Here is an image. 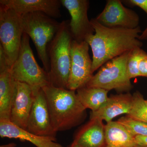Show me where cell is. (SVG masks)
Returning <instances> with one entry per match:
<instances>
[{
	"mask_svg": "<svg viewBox=\"0 0 147 147\" xmlns=\"http://www.w3.org/2000/svg\"><path fill=\"white\" fill-rule=\"evenodd\" d=\"M135 147H147L141 146H135Z\"/></svg>",
	"mask_w": 147,
	"mask_h": 147,
	"instance_id": "28",
	"label": "cell"
},
{
	"mask_svg": "<svg viewBox=\"0 0 147 147\" xmlns=\"http://www.w3.org/2000/svg\"><path fill=\"white\" fill-rule=\"evenodd\" d=\"M42 89L53 128L57 132L71 129L84 120L86 109L79 101L76 91L57 88L51 84Z\"/></svg>",
	"mask_w": 147,
	"mask_h": 147,
	"instance_id": "2",
	"label": "cell"
},
{
	"mask_svg": "<svg viewBox=\"0 0 147 147\" xmlns=\"http://www.w3.org/2000/svg\"><path fill=\"white\" fill-rule=\"evenodd\" d=\"M89 46L86 41L79 42L72 40L67 89L76 91L86 87L93 76L92 60L89 53Z\"/></svg>",
	"mask_w": 147,
	"mask_h": 147,
	"instance_id": "8",
	"label": "cell"
},
{
	"mask_svg": "<svg viewBox=\"0 0 147 147\" xmlns=\"http://www.w3.org/2000/svg\"><path fill=\"white\" fill-rule=\"evenodd\" d=\"M117 121L123 125L133 137L147 136V123L127 115L119 119Z\"/></svg>",
	"mask_w": 147,
	"mask_h": 147,
	"instance_id": "20",
	"label": "cell"
},
{
	"mask_svg": "<svg viewBox=\"0 0 147 147\" xmlns=\"http://www.w3.org/2000/svg\"><path fill=\"white\" fill-rule=\"evenodd\" d=\"M10 69L0 71V121H10L11 108L16 92V81Z\"/></svg>",
	"mask_w": 147,
	"mask_h": 147,
	"instance_id": "16",
	"label": "cell"
},
{
	"mask_svg": "<svg viewBox=\"0 0 147 147\" xmlns=\"http://www.w3.org/2000/svg\"><path fill=\"white\" fill-rule=\"evenodd\" d=\"M71 16L69 27L73 40L78 42L85 41L95 33L88 12L90 1L88 0H61Z\"/></svg>",
	"mask_w": 147,
	"mask_h": 147,
	"instance_id": "10",
	"label": "cell"
},
{
	"mask_svg": "<svg viewBox=\"0 0 147 147\" xmlns=\"http://www.w3.org/2000/svg\"><path fill=\"white\" fill-rule=\"evenodd\" d=\"M104 147H109V146H107V145H106V146H105Z\"/></svg>",
	"mask_w": 147,
	"mask_h": 147,
	"instance_id": "29",
	"label": "cell"
},
{
	"mask_svg": "<svg viewBox=\"0 0 147 147\" xmlns=\"http://www.w3.org/2000/svg\"><path fill=\"white\" fill-rule=\"evenodd\" d=\"M74 142L82 147H102L105 143V125L102 121L90 120L78 132Z\"/></svg>",
	"mask_w": 147,
	"mask_h": 147,
	"instance_id": "17",
	"label": "cell"
},
{
	"mask_svg": "<svg viewBox=\"0 0 147 147\" xmlns=\"http://www.w3.org/2000/svg\"><path fill=\"white\" fill-rule=\"evenodd\" d=\"M94 34L87 38L86 41L92 53L93 73L106 62L143 44L139 38L141 28L127 29L108 28L99 24L95 18L91 19Z\"/></svg>",
	"mask_w": 147,
	"mask_h": 147,
	"instance_id": "1",
	"label": "cell"
},
{
	"mask_svg": "<svg viewBox=\"0 0 147 147\" xmlns=\"http://www.w3.org/2000/svg\"><path fill=\"white\" fill-rule=\"evenodd\" d=\"M108 28L134 29L139 26L140 18L134 11L127 8L120 0H108L102 12L95 18Z\"/></svg>",
	"mask_w": 147,
	"mask_h": 147,
	"instance_id": "9",
	"label": "cell"
},
{
	"mask_svg": "<svg viewBox=\"0 0 147 147\" xmlns=\"http://www.w3.org/2000/svg\"><path fill=\"white\" fill-rule=\"evenodd\" d=\"M30 37L24 33L17 59L10 67L16 81L28 84L34 94L50 84L48 72L37 63L30 43Z\"/></svg>",
	"mask_w": 147,
	"mask_h": 147,
	"instance_id": "5",
	"label": "cell"
},
{
	"mask_svg": "<svg viewBox=\"0 0 147 147\" xmlns=\"http://www.w3.org/2000/svg\"></svg>",
	"mask_w": 147,
	"mask_h": 147,
	"instance_id": "30",
	"label": "cell"
},
{
	"mask_svg": "<svg viewBox=\"0 0 147 147\" xmlns=\"http://www.w3.org/2000/svg\"><path fill=\"white\" fill-rule=\"evenodd\" d=\"M0 5L11 9L20 15L41 12L54 18L61 16V0H0Z\"/></svg>",
	"mask_w": 147,
	"mask_h": 147,
	"instance_id": "13",
	"label": "cell"
},
{
	"mask_svg": "<svg viewBox=\"0 0 147 147\" xmlns=\"http://www.w3.org/2000/svg\"><path fill=\"white\" fill-rule=\"evenodd\" d=\"M21 18L24 33L31 38L43 68L48 73L50 63L47 47L58 32L60 23L41 12L23 14Z\"/></svg>",
	"mask_w": 147,
	"mask_h": 147,
	"instance_id": "4",
	"label": "cell"
},
{
	"mask_svg": "<svg viewBox=\"0 0 147 147\" xmlns=\"http://www.w3.org/2000/svg\"><path fill=\"white\" fill-rule=\"evenodd\" d=\"M133 96L129 93L121 94L108 97V100L99 109L91 112L90 120L105 121L107 123L122 114L128 115L131 110Z\"/></svg>",
	"mask_w": 147,
	"mask_h": 147,
	"instance_id": "14",
	"label": "cell"
},
{
	"mask_svg": "<svg viewBox=\"0 0 147 147\" xmlns=\"http://www.w3.org/2000/svg\"><path fill=\"white\" fill-rule=\"evenodd\" d=\"M137 146L147 147V136H137L134 137Z\"/></svg>",
	"mask_w": 147,
	"mask_h": 147,
	"instance_id": "26",
	"label": "cell"
},
{
	"mask_svg": "<svg viewBox=\"0 0 147 147\" xmlns=\"http://www.w3.org/2000/svg\"><path fill=\"white\" fill-rule=\"evenodd\" d=\"M130 51L110 60L103 65L92 77L86 87L106 90L129 91L133 88L127 76L126 63Z\"/></svg>",
	"mask_w": 147,
	"mask_h": 147,
	"instance_id": "6",
	"label": "cell"
},
{
	"mask_svg": "<svg viewBox=\"0 0 147 147\" xmlns=\"http://www.w3.org/2000/svg\"><path fill=\"white\" fill-rule=\"evenodd\" d=\"M10 68L8 65L7 59L3 48L0 44V71Z\"/></svg>",
	"mask_w": 147,
	"mask_h": 147,
	"instance_id": "25",
	"label": "cell"
},
{
	"mask_svg": "<svg viewBox=\"0 0 147 147\" xmlns=\"http://www.w3.org/2000/svg\"><path fill=\"white\" fill-rule=\"evenodd\" d=\"M79 101L86 109L92 112L99 109L108 100V91L98 88L84 87L76 90Z\"/></svg>",
	"mask_w": 147,
	"mask_h": 147,
	"instance_id": "19",
	"label": "cell"
},
{
	"mask_svg": "<svg viewBox=\"0 0 147 147\" xmlns=\"http://www.w3.org/2000/svg\"><path fill=\"white\" fill-rule=\"evenodd\" d=\"M24 34L21 15L0 5V42L11 67L17 59Z\"/></svg>",
	"mask_w": 147,
	"mask_h": 147,
	"instance_id": "7",
	"label": "cell"
},
{
	"mask_svg": "<svg viewBox=\"0 0 147 147\" xmlns=\"http://www.w3.org/2000/svg\"><path fill=\"white\" fill-rule=\"evenodd\" d=\"M0 136L1 138L28 141L37 147H63L57 143L56 137H43L33 134L9 121H0Z\"/></svg>",
	"mask_w": 147,
	"mask_h": 147,
	"instance_id": "15",
	"label": "cell"
},
{
	"mask_svg": "<svg viewBox=\"0 0 147 147\" xmlns=\"http://www.w3.org/2000/svg\"><path fill=\"white\" fill-rule=\"evenodd\" d=\"M139 70L140 76L147 78V53L142 57L139 61Z\"/></svg>",
	"mask_w": 147,
	"mask_h": 147,
	"instance_id": "24",
	"label": "cell"
},
{
	"mask_svg": "<svg viewBox=\"0 0 147 147\" xmlns=\"http://www.w3.org/2000/svg\"><path fill=\"white\" fill-rule=\"evenodd\" d=\"M146 53L141 47H137L130 51L126 63L127 73L129 79L140 76L139 61Z\"/></svg>",
	"mask_w": 147,
	"mask_h": 147,
	"instance_id": "22",
	"label": "cell"
},
{
	"mask_svg": "<svg viewBox=\"0 0 147 147\" xmlns=\"http://www.w3.org/2000/svg\"><path fill=\"white\" fill-rule=\"evenodd\" d=\"M27 130L43 137H56L47 100L42 89L34 94V98L28 120Z\"/></svg>",
	"mask_w": 147,
	"mask_h": 147,
	"instance_id": "11",
	"label": "cell"
},
{
	"mask_svg": "<svg viewBox=\"0 0 147 147\" xmlns=\"http://www.w3.org/2000/svg\"><path fill=\"white\" fill-rule=\"evenodd\" d=\"M133 102L128 116L147 123V101L139 92H134Z\"/></svg>",
	"mask_w": 147,
	"mask_h": 147,
	"instance_id": "21",
	"label": "cell"
},
{
	"mask_svg": "<svg viewBox=\"0 0 147 147\" xmlns=\"http://www.w3.org/2000/svg\"><path fill=\"white\" fill-rule=\"evenodd\" d=\"M105 144L110 147H135L134 137L119 123L112 121L105 125Z\"/></svg>",
	"mask_w": 147,
	"mask_h": 147,
	"instance_id": "18",
	"label": "cell"
},
{
	"mask_svg": "<svg viewBox=\"0 0 147 147\" xmlns=\"http://www.w3.org/2000/svg\"><path fill=\"white\" fill-rule=\"evenodd\" d=\"M69 147H82L81 146H79V145H78V144H76V142H73V143L70 145V146H69Z\"/></svg>",
	"mask_w": 147,
	"mask_h": 147,
	"instance_id": "27",
	"label": "cell"
},
{
	"mask_svg": "<svg viewBox=\"0 0 147 147\" xmlns=\"http://www.w3.org/2000/svg\"><path fill=\"white\" fill-rule=\"evenodd\" d=\"M34 98V93L29 85L16 81V92L11 108L10 121L12 123L27 129Z\"/></svg>",
	"mask_w": 147,
	"mask_h": 147,
	"instance_id": "12",
	"label": "cell"
},
{
	"mask_svg": "<svg viewBox=\"0 0 147 147\" xmlns=\"http://www.w3.org/2000/svg\"><path fill=\"white\" fill-rule=\"evenodd\" d=\"M69 22V20H64L60 23L58 32L47 47L50 63L48 73L50 84L65 89L70 72L71 45L73 40Z\"/></svg>",
	"mask_w": 147,
	"mask_h": 147,
	"instance_id": "3",
	"label": "cell"
},
{
	"mask_svg": "<svg viewBox=\"0 0 147 147\" xmlns=\"http://www.w3.org/2000/svg\"><path fill=\"white\" fill-rule=\"evenodd\" d=\"M125 4L131 6H137L143 9L147 14V0H127L122 1ZM140 40H147V26L142 32L139 38Z\"/></svg>",
	"mask_w": 147,
	"mask_h": 147,
	"instance_id": "23",
	"label": "cell"
}]
</instances>
